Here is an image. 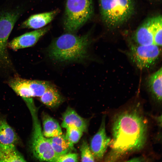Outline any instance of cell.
I'll return each mask as SVG.
<instances>
[{
  "mask_svg": "<svg viewBox=\"0 0 162 162\" xmlns=\"http://www.w3.org/2000/svg\"><path fill=\"white\" fill-rule=\"evenodd\" d=\"M40 97L42 103L51 108L57 107L64 100L63 98L53 85L47 89Z\"/></svg>",
  "mask_w": 162,
  "mask_h": 162,
  "instance_id": "cell-18",
  "label": "cell"
},
{
  "mask_svg": "<svg viewBox=\"0 0 162 162\" xmlns=\"http://www.w3.org/2000/svg\"><path fill=\"white\" fill-rule=\"evenodd\" d=\"M58 12V9H56L48 12L32 15L23 22L20 28L34 29L42 28L50 22Z\"/></svg>",
  "mask_w": 162,
  "mask_h": 162,
  "instance_id": "cell-12",
  "label": "cell"
},
{
  "mask_svg": "<svg viewBox=\"0 0 162 162\" xmlns=\"http://www.w3.org/2000/svg\"><path fill=\"white\" fill-rule=\"evenodd\" d=\"M160 47L154 44H132L127 54L136 67L140 70H146L151 68L157 61L161 52Z\"/></svg>",
  "mask_w": 162,
  "mask_h": 162,
  "instance_id": "cell-8",
  "label": "cell"
},
{
  "mask_svg": "<svg viewBox=\"0 0 162 162\" xmlns=\"http://www.w3.org/2000/svg\"><path fill=\"white\" fill-rule=\"evenodd\" d=\"M43 133L47 138L62 134L61 128L58 122L48 114L44 113L42 115Z\"/></svg>",
  "mask_w": 162,
  "mask_h": 162,
  "instance_id": "cell-16",
  "label": "cell"
},
{
  "mask_svg": "<svg viewBox=\"0 0 162 162\" xmlns=\"http://www.w3.org/2000/svg\"><path fill=\"white\" fill-rule=\"evenodd\" d=\"M112 130L109 157L113 160L121 154L143 148L146 140L147 121L138 109L133 108L116 115Z\"/></svg>",
  "mask_w": 162,
  "mask_h": 162,
  "instance_id": "cell-1",
  "label": "cell"
},
{
  "mask_svg": "<svg viewBox=\"0 0 162 162\" xmlns=\"http://www.w3.org/2000/svg\"><path fill=\"white\" fill-rule=\"evenodd\" d=\"M8 84L14 92L23 99L40 97L53 85L47 81L27 80L19 77L10 79Z\"/></svg>",
  "mask_w": 162,
  "mask_h": 162,
  "instance_id": "cell-9",
  "label": "cell"
},
{
  "mask_svg": "<svg viewBox=\"0 0 162 162\" xmlns=\"http://www.w3.org/2000/svg\"><path fill=\"white\" fill-rule=\"evenodd\" d=\"M92 0H67L64 27L67 32L77 31L92 16Z\"/></svg>",
  "mask_w": 162,
  "mask_h": 162,
  "instance_id": "cell-5",
  "label": "cell"
},
{
  "mask_svg": "<svg viewBox=\"0 0 162 162\" xmlns=\"http://www.w3.org/2000/svg\"><path fill=\"white\" fill-rule=\"evenodd\" d=\"M162 71L161 67L148 76L146 82L148 89L152 98L159 103L162 101Z\"/></svg>",
  "mask_w": 162,
  "mask_h": 162,
  "instance_id": "cell-14",
  "label": "cell"
},
{
  "mask_svg": "<svg viewBox=\"0 0 162 162\" xmlns=\"http://www.w3.org/2000/svg\"><path fill=\"white\" fill-rule=\"evenodd\" d=\"M88 34L77 36L68 32L53 40L47 50L52 60L59 63L81 62L89 57Z\"/></svg>",
  "mask_w": 162,
  "mask_h": 162,
  "instance_id": "cell-2",
  "label": "cell"
},
{
  "mask_svg": "<svg viewBox=\"0 0 162 162\" xmlns=\"http://www.w3.org/2000/svg\"><path fill=\"white\" fill-rule=\"evenodd\" d=\"M48 139L57 157L71 152L74 149V144L63 134Z\"/></svg>",
  "mask_w": 162,
  "mask_h": 162,
  "instance_id": "cell-15",
  "label": "cell"
},
{
  "mask_svg": "<svg viewBox=\"0 0 162 162\" xmlns=\"http://www.w3.org/2000/svg\"><path fill=\"white\" fill-rule=\"evenodd\" d=\"M143 158L140 157L136 158H133L130 160H128V161H143Z\"/></svg>",
  "mask_w": 162,
  "mask_h": 162,
  "instance_id": "cell-23",
  "label": "cell"
},
{
  "mask_svg": "<svg viewBox=\"0 0 162 162\" xmlns=\"http://www.w3.org/2000/svg\"><path fill=\"white\" fill-rule=\"evenodd\" d=\"M20 15L18 10L0 13V70L8 69L11 67L7 48L8 40Z\"/></svg>",
  "mask_w": 162,
  "mask_h": 162,
  "instance_id": "cell-7",
  "label": "cell"
},
{
  "mask_svg": "<svg viewBox=\"0 0 162 162\" xmlns=\"http://www.w3.org/2000/svg\"><path fill=\"white\" fill-rule=\"evenodd\" d=\"M81 161L82 162H94V156L86 140L83 141L80 147Z\"/></svg>",
  "mask_w": 162,
  "mask_h": 162,
  "instance_id": "cell-21",
  "label": "cell"
},
{
  "mask_svg": "<svg viewBox=\"0 0 162 162\" xmlns=\"http://www.w3.org/2000/svg\"><path fill=\"white\" fill-rule=\"evenodd\" d=\"M101 18L108 27L120 26L133 15L135 6L133 0H100Z\"/></svg>",
  "mask_w": 162,
  "mask_h": 162,
  "instance_id": "cell-3",
  "label": "cell"
},
{
  "mask_svg": "<svg viewBox=\"0 0 162 162\" xmlns=\"http://www.w3.org/2000/svg\"><path fill=\"white\" fill-rule=\"evenodd\" d=\"M18 137L15 132L4 119H0V142L7 145L16 143Z\"/></svg>",
  "mask_w": 162,
  "mask_h": 162,
  "instance_id": "cell-19",
  "label": "cell"
},
{
  "mask_svg": "<svg viewBox=\"0 0 162 162\" xmlns=\"http://www.w3.org/2000/svg\"><path fill=\"white\" fill-rule=\"evenodd\" d=\"M110 138L106 135L105 126V118L104 116L99 128L92 138L90 147L95 158L102 159L110 143Z\"/></svg>",
  "mask_w": 162,
  "mask_h": 162,
  "instance_id": "cell-10",
  "label": "cell"
},
{
  "mask_svg": "<svg viewBox=\"0 0 162 162\" xmlns=\"http://www.w3.org/2000/svg\"><path fill=\"white\" fill-rule=\"evenodd\" d=\"M25 159L17 149L15 145L0 142V162H25Z\"/></svg>",
  "mask_w": 162,
  "mask_h": 162,
  "instance_id": "cell-17",
  "label": "cell"
},
{
  "mask_svg": "<svg viewBox=\"0 0 162 162\" xmlns=\"http://www.w3.org/2000/svg\"><path fill=\"white\" fill-rule=\"evenodd\" d=\"M32 119L33 129L30 147L33 156L41 161L55 162L56 155L48 138L43 134L33 101L26 103Z\"/></svg>",
  "mask_w": 162,
  "mask_h": 162,
  "instance_id": "cell-4",
  "label": "cell"
},
{
  "mask_svg": "<svg viewBox=\"0 0 162 162\" xmlns=\"http://www.w3.org/2000/svg\"><path fill=\"white\" fill-rule=\"evenodd\" d=\"M66 129V131L65 136L66 138L74 144L77 143L82 137L83 132L73 125L69 126Z\"/></svg>",
  "mask_w": 162,
  "mask_h": 162,
  "instance_id": "cell-20",
  "label": "cell"
},
{
  "mask_svg": "<svg viewBox=\"0 0 162 162\" xmlns=\"http://www.w3.org/2000/svg\"><path fill=\"white\" fill-rule=\"evenodd\" d=\"M162 19L161 16L159 15L146 19L133 35L135 44L142 45L154 44L161 47Z\"/></svg>",
  "mask_w": 162,
  "mask_h": 162,
  "instance_id": "cell-6",
  "label": "cell"
},
{
  "mask_svg": "<svg viewBox=\"0 0 162 162\" xmlns=\"http://www.w3.org/2000/svg\"><path fill=\"white\" fill-rule=\"evenodd\" d=\"M62 127L66 128L70 125L74 126L81 130L83 132L87 131V120L80 116L71 108L68 107L62 115Z\"/></svg>",
  "mask_w": 162,
  "mask_h": 162,
  "instance_id": "cell-13",
  "label": "cell"
},
{
  "mask_svg": "<svg viewBox=\"0 0 162 162\" xmlns=\"http://www.w3.org/2000/svg\"><path fill=\"white\" fill-rule=\"evenodd\" d=\"M78 156L76 153H68L57 157L55 162H77Z\"/></svg>",
  "mask_w": 162,
  "mask_h": 162,
  "instance_id": "cell-22",
  "label": "cell"
},
{
  "mask_svg": "<svg viewBox=\"0 0 162 162\" xmlns=\"http://www.w3.org/2000/svg\"><path fill=\"white\" fill-rule=\"evenodd\" d=\"M50 28L49 26L43 27L16 37L8 43V46L15 51L31 47L48 32Z\"/></svg>",
  "mask_w": 162,
  "mask_h": 162,
  "instance_id": "cell-11",
  "label": "cell"
}]
</instances>
